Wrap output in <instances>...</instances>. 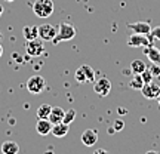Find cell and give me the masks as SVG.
<instances>
[{"label":"cell","mask_w":160,"mask_h":154,"mask_svg":"<svg viewBox=\"0 0 160 154\" xmlns=\"http://www.w3.org/2000/svg\"><path fill=\"white\" fill-rule=\"evenodd\" d=\"M33 12L39 18H49L53 13V2L52 0H36L33 3Z\"/></svg>","instance_id":"cell-1"},{"label":"cell","mask_w":160,"mask_h":154,"mask_svg":"<svg viewBox=\"0 0 160 154\" xmlns=\"http://www.w3.org/2000/svg\"><path fill=\"white\" fill-rule=\"evenodd\" d=\"M76 37V28L71 25V24H67V22H62L59 24L58 27V33L55 36V39L52 40L55 45H58L59 42H67V40H71Z\"/></svg>","instance_id":"cell-2"},{"label":"cell","mask_w":160,"mask_h":154,"mask_svg":"<svg viewBox=\"0 0 160 154\" xmlns=\"http://www.w3.org/2000/svg\"><path fill=\"white\" fill-rule=\"evenodd\" d=\"M46 87V82L45 79L39 74H34L31 76L28 80H27V91L33 95H40L42 92L45 91Z\"/></svg>","instance_id":"cell-3"},{"label":"cell","mask_w":160,"mask_h":154,"mask_svg":"<svg viewBox=\"0 0 160 154\" xmlns=\"http://www.w3.org/2000/svg\"><path fill=\"white\" fill-rule=\"evenodd\" d=\"M25 51L30 57H40L43 52H45V42L37 37L33 40H27L25 43Z\"/></svg>","instance_id":"cell-4"},{"label":"cell","mask_w":160,"mask_h":154,"mask_svg":"<svg viewBox=\"0 0 160 154\" xmlns=\"http://www.w3.org/2000/svg\"><path fill=\"white\" fill-rule=\"evenodd\" d=\"M154 40L150 39V36L147 34H138V33H132L128 39V45L132 46V47H145V46L153 45Z\"/></svg>","instance_id":"cell-5"},{"label":"cell","mask_w":160,"mask_h":154,"mask_svg":"<svg viewBox=\"0 0 160 154\" xmlns=\"http://www.w3.org/2000/svg\"><path fill=\"white\" fill-rule=\"evenodd\" d=\"M93 91L99 97H107L111 91V82L107 77H101V79L95 80L93 82Z\"/></svg>","instance_id":"cell-6"},{"label":"cell","mask_w":160,"mask_h":154,"mask_svg":"<svg viewBox=\"0 0 160 154\" xmlns=\"http://www.w3.org/2000/svg\"><path fill=\"white\" fill-rule=\"evenodd\" d=\"M58 33V28L52 24H43L39 27V37L43 42H52Z\"/></svg>","instance_id":"cell-7"},{"label":"cell","mask_w":160,"mask_h":154,"mask_svg":"<svg viewBox=\"0 0 160 154\" xmlns=\"http://www.w3.org/2000/svg\"><path fill=\"white\" fill-rule=\"evenodd\" d=\"M141 92H142L144 98H147V99H157L160 95V86L157 83H154V82L144 83Z\"/></svg>","instance_id":"cell-8"},{"label":"cell","mask_w":160,"mask_h":154,"mask_svg":"<svg viewBox=\"0 0 160 154\" xmlns=\"http://www.w3.org/2000/svg\"><path fill=\"white\" fill-rule=\"evenodd\" d=\"M82 142L86 147H93L98 142V132L95 129H86L82 133Z\"/></svg>","instance_id":"cell-9"},{"label":"cell","mask_w":160,"mask_h":154,"mask_svg":"<svg viewBox=\"0 0 160 154\" xmlns=\"http://www.w3.org/2000/svg\"><path fill=\"white\" fill-rule=\"evenodd\" d=\"M128 28H131L133 33H138V34H147L148 36L150 33H151V25H150L148 22H144V21L128 24Z\"/></svg>","instance_id":"cell-10"},{"label":"cell","mask_w":160,"mask_h":154,"mask_svg":"<svg viewBox=\"0 0 160 154\" xmlns=\"http://www.w3.org/2000/svg\"><path fill=\"white\" fill-rule=\"evenodd\" d=\"M36 131L39 135H49L52 131V123L49 122V119H39L36 123Z\"/></svg>","instance_id":"cell-11"},{"label":"cell","mask_w":160,"mask_h":154,"mask_svg":"<svg viewBox=\"0 0 160 154\" xmlns=\"http://www.w3.org/2000/svg\"><path fill=\"white\" fill-rule=\"evenodd\" d=\"M68 131H70V126L67 125V123L61 122V123H57V125H52L51 133L53 135V137H57V138H62V137H65V135L68 133Z\"/></svg>","instance_id":"cell-12"},{"label":"cell","mask_w":160,"mask_h":154,"mask_svg":"<svg viewBox=\"0 0 160 154\" xmlns=\"http://www.w3.org/2000/svg\"><path fill=\"white\" fill-rule=\"evenodd\" d=\"M144 53L148 57V59L151 61L153 64H160V51L157 47H154V45H150V46H145L144 49Z\"/></svg>","instance_id":"cell-13"},{"label":"cell","mask_w":160,"mask_h":154,"mask_svg":"<svg viewBox=\"0 0 160 154\" xmlns=\"http://www.w3.org/2000/svg\"><path fill=\"white\" fill-rule=\"evenodd\" d=\"M64 114H65V111L61 107H52V111H51V114H49V122H51L52 125L61 123L64 120Z\"/></svg>","instance_id":"cell-14"},{"label":"cell","mask_w":160,"mask_h":154,"mask_svg":"<svg viewBox=\"0 0 160 154\" xmlns=\"http://www.w3.org/2000/svg\"><path fill=\"white\" fill-rule=\"evenodd\" d=\"M22 36L25 40H33L39 37V27L37 25H25L22 28Z\"/></svg>","instance_id":"cell-15"},{"label":"cell","mask_w":160,"mask_h":154,"mask_svg":"<svg viewBox=\"0 0 160 154\" xmlns=\"http://www.w3.org/2000/svg\"><path fill=\"white\" fill-rule=\"evenodd\" d=\"M0 150H2L3 154H18L19 153V145L17 142H13V141H5L2 144Z\"/></svg>","instance_id":"cell-16"},{"label":"cell","mask_w":160,"mask_h":154,"mask_svg":"<svg viewBox=\"0 0 160 154\" xmlns=\"http://www.w3.org/2000/svg\"><path fill=\"white\" fill-rule=\"evenodd\" d=\"M52 111V107L49 104H42L37 111H36V114H37V119H49V114H51Z\"/></svg>","instance_id":"cell-17"},{"label":"cell","mask_w":160,"mask_h":154,"mask_svg":"<svg viewBox=\"0 0 160 154\" xmlns=\"http://www.w3.org/2000/svg\"><path fill=\"white\" fill-rule=\"evenodd\" d=\"M145 68H147V65H145L144 61H141V59H133L131 62V71L133 74H141Z\"/></svg>","instance_id":"cell-18"},{"label":"cell","mask_w":160,"mask_h":154,"mask_svg":"<svg viewBox=\"0 0 160 154\" xmlns=\"http://www.w3.org/2000/svg\"><path fill=\"white\" fill-rule=\"evenodd\" d=\"M144 86V82H142V77L141 74H133L131 80H129V87L131 89H137V91H141Z\"/></svg>","instance_id":"cell-19"},{"label":"cell","mask_w":160,"mask_h":154,"mask_svg":"<svg viewBox=\"0 0 160 154\" xmlns=\"http://www.w3.org/2000/svg\"><path fill=\"white\" fill-rule=\"evenodd\" d=\"M82 67V70H83V73H85L86 76V82L88 83H93L95 82V71H93V68H92L91 65H80Z\"/></svg>","instance_id":"cell-20"},{"label":"cell","mask_w":160,"mask_h":154,"mask_svg":"<svg viewBox=\"0 0 160 154\" xmlns=\"http://www.w3.org/2000/svg\"><path fill=\"white\" fill-rule=\"evenodd\" d=\"M76 119V110L74 108H70L65 111V114H64V123H67V125H70L73 120Z\"/></svg>","instance_id":"cell-21"},{"label":"cell","mask_w":160,"mask_h":154,"mask_svg":"<svg viewBox=\"0 0 160 154\" xmlns=\"http://www.w3.org/2000/svg\"><path fill=\"white\" fill-rule=\"evenodd\" d=\"M74 77H76V80H77V83H88V82H86V76H85V73H83L82 67H79V68L76 70Z\"/></svg>","instance_id":"cell-22"},{"label":"cell","mask_w":160,"mask_h":154,"mask_svg":"<svg viewBox=\"0 0 160 154\" xmlns=\"http://www.w3.org/2000/svg\"><path fill=\"white\" fill-rule=\"evenodd\" d=\"M141 77H142V82L144 83H150V82H153L154 80V77H153V74H151V71H150V68H145L141 73Z\"/></svg>","instance_id":"cell-23"},{"label":"cell","mask_w":160,"mask_h":154,"mask_svg":"<svg viewBox=\"0 0 160 154\" xmlns=\"http://www.w3.org/2000/svg\"><path fill=\"white\" fill-rule=\"evenodd\" d=\"M150 71H151V74H153V77H160V64H153L151 67H148Z\"/></svg>","instance_id":"cell-24"},{"label":"cell","mask_w":160,"mask_h":154,"mask_svg":"<svg viewBox=\"0 0 160 154\" xmlns=\"http://www.w3.org/2000/svg\"><path fill=\"white\" fill-rule=\"evenodd\" d=\"M123 127H125V123H123V122H122L120 119L116 120V122H114V126H113V129H114L116 132H119V131H122Z\"/></svg>","instance_id":"cell-25"},{"label":"cell","mask_w":160,"mask_h":154,"mask_svg":"<svg viewBox=\"0 0 160 154\" xmlns=\"http://www.w3.org/2000/svg\"><path fill=\"white\" fill-rule=\"evenodd\" d=\"M150 36H151V37H153L154 40H160V27H156V28L151 30Z\"/></svg>","instance_id":"cell-26"},{"label":"cell","mask_w":160,"mask_h":154,"mask_svg":"<svg viewBox=\"0 0 160 154\" xmlns=\"http://www.w3.org/2000/svg\"><path fill=\"white\" fill-rule=\"evenodd\" d=\"M93 154H108V151L107 150H104V148H98L93 151Z\"/></svg>","instance_id":"cell-27"},{"label":"cell","mask_w":160,"mask_h":154,"mask_svg":"<svg viewBox=\"0 0 160 154\" xmlns=\"http://www.w3.org/2000/svg\"><path fill=\"white\" fill-rule=\"evenodd\" d=\"M3 12H5V9H3V5H0V18H2V15H3Z\"/></svg>","instance_id":"cell-28"},{"label":"cell","mask_w":160,"mask_h":154,"mask_svg":"<svg viewBox=\"0 0 160 154\" xmlns=\"http://www.w3.org/2000/svg\"><path fill=\"white\" fill-rule=\"evenodd\" d=\"M145 154H159V153H157V151H153V150H151V151H147Z\"/></svg>","instance_id":"cell-29"},{"label":"cell","mask_w":160,"mask_h":154,"mask_svg":"<svg viewBox=\"0 0 160 154\" xmlns=\"http://www.w3.org/2000/svg\"><path fill=\"white\" fill-rule=\"evenodd\" d=\"M2 55H3V46L0 45V57H2Z\"/></svg>","instance_id":"cell-30"},{"label":"cell","mask_w":160,"mask_h":154,"mask_svg":"<svg viewBox=\"0 0 160 154\" xmlns=\"http://www.w3.org/2000/svg\"><path fill=\"white\" fill-rule=\"evenodd\" d=\"M157 101H159V105H160V95H159V98H157Z\"/></svg>","instance_id":"cell-31"},{"label":"cell","mask_w":160,"mask_h":154,"mask_svg":"<svg viewBox=\"0 0 160 154\" xmlns=\"http://www.w3.org/2000/svg\"><path fill=\"white\" fill-rule=\"evenodd\" d=\"M5 2H9V3H11V2H13V0H5Z\"/></svg>","instance_id":"cell-32"},{"label":"cell","mask_w":160,"mask_h":154,"mask_svg":"<svg viewBox=\"0 0 160 154\" xmlns=\"http://www.w3.org/2000/svg\"><path fill=\"white\" fill-rule=\"evenodd\" d=\"M0 39H2V33H0Z\"/></svg>","instance_id":"cell-33"}]
</instances>
